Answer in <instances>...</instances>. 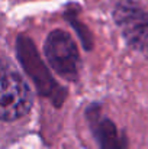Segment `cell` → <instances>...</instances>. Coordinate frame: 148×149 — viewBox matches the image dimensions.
<instances>
[{
    "label": "cell",
    "mask_w": 148,
    "mask_h": 149,
    "mask_svg": "<svg viewBox=\"0 0 148 149\" xmlns=\"http://www.w3.org/2000/svg\"><path fill=\"white\" fill-rule=\"evenodd\" d=\"M16 55L29 75V78L34 81L38 93L42 97L49 99V101L55 106L60 107L67 97V90L54 80L48 68L45 67L44 61L39 56V52L36 51V47L28 36H18L16 39Z\"/></svg>",
    "instance_id": "obj_1"
},
{
    "label": "cell",
    "mask_w": 148,
    "mask_h": 149,
    "mask_svg": "<svg viewBox=\"0 0 148 149\" xmlns=\"http://www.w3.org/2000/svg\"><path fill=\"white\" fill-rule=\"evenodd\" d=\"M45 56L51 68L64 80L76 81L80 70V55L74 39L70 33L57 29L47 36Z\"/></svg>",
    "instance_id": "obj_2"
},
{
    "label": "cell",
    "mask_w": 148,
    "mask_h": 149,
    "mask_svg": "<svg viewBox=\"0 0 148 149\" xmlns=\"http://www.w3.org/2000/svg\"><path fill=\"white\" fill-rule=\"evenodd\" d=\"M113 19L128 45L148 56V12L131 0H122L113 9Z\"/></svg>",
    "instance_id": "obj_3"
},
{
    "label": "cell",
    "mask_w": 148,
    "mask_h": 149,
    "mask_svg": "<svg viewBox=\"0 0 148 149\" xmlns=\"http://www.w3.org/2000/svg\"><path fill=\"white\" fill-rule=\"evenodd\" d=\"M32 106V93L20 74L3 67L1 91H0V116L4 122L16 120L25 116Z\"/></svg>",
    "instance_id": "obj_4"
},
{
    "label": "cell",
    "mask_w": 148,
    "mask_h": 149,
    "mask_svg": "<svg viewBox=\"0 0 148 149\" xmlns=\"http://www.w3.org/2000/svg\"><path fill=\"white\" fill-rule=\"evenodd\" d=\"M86 116L100 149H126V141L119 133L116 125L110 119L102 116L96 106H90Z\"/></svg>",
    "instance_id": "obj_5"
}]
</instances>
